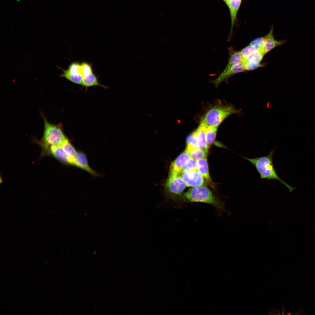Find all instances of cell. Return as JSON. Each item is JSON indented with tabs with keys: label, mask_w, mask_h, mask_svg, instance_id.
<instances>
[{
	"label": "cell",
	"mask_w": 315,
	"mask_h": 315,
	"mask_svg": "<svg viewBox=\"0 0 315 315\" xmlns=\"http://www.w3.org/2000/svg\"><path fill=\"white\" fill-rule=\"evenodd\" d=\"M275 149L272 150L267 155L250 158L242 156L246 160L250 162L259 173L260 178L268 180H275L285 186L291 192L295 189L286 183L278 176L274 169L273 158Z\"/></svg>",
	"instance_id": "cell-1"
},
{
	"label": "cell",
	"mask_w": 315,
	"mask_h": 315,
	"mask_svg": "<svg viewBox=\"0 0 315 315\" xmlns=\"http://www.w3.org/2000/svg\"><path fill=\"white\" fill-rule=\"evenodd\" d=\"M42 117L44 122L43 136L40 141H37L42 149V156H45L48 148L52 146L61 145L67 139L61 124L55 125L49 122L44 116Z\"/></svg>",
	"instance_id": "cell-2"
},
{
	"label": "cell",
	"mask_w": 315,
	"mask_h": 315,
	"mask_svg": "<svg viewBox=\"0 0 315 315\" xmlns=\"http://www.w3.org/2000/svg\"><path fill=\"white\" fill-rule=\"evenodd\" d=\"M182 198L184 202L206 203L213 206L219 211H227L224 203L209 188L203 186L190 189L183 195Z\"/></svg>",
	"instance_id": "cell-3"
},
{
	"label": "cell",
	"mask_w": 315,
	"mask_h": 315,
	"mask_svg": "<svg viewBox=\"0 0 315 315\" xmlns=\"http://www.w3.org/2000/svg\"><path fill=\"white\" fill-rule=\"evenodd\" d=\"M240 112V110L236 109L232 105H216L206 113L200 123L206 127L218 126L228 116Z\"/></svg>",
	"instance_id": "cell-4"
},
{
	"label": "cell",
	"mask_w": 315,
	"mask_h": 315,
	"mask_svg": "<svg viewBox=\"0 0 315 315\" xmlns=\"http://www.w3.org/2000/svg\"><path fill=\"white\" fill-rule=\"evenodd\" d=\"M186 186L179 174L169 175L165 184L167 194L172 199L180 195L186 188Z\"/></svg>",
	"instance_id": "cell-5"
},
{
	"label": "cell",
	"mask_w": 315,
	"mask_h": 315,
	"mask_svg": "<svg viewBox=\"0 0 315 315\" xmlns=\"http://www.w3.org/2000/svg\"><path fill=\"white\" fill-rule=\"evenodd\" d=\"M246 71L243 62L233 66L228 69H224L219 76L211 82L215 87H217L223 81H226L229 78L238 73Z\"/></svg>",
	"instance_id": "cell-6"
},
{
	"label": "cell",
	"mask_w": 315,
	"mask_h": 315,
	"mask_svg": "<svg viewBox=\"0 0 315 315\" xmlns=\"http://www.w3.org/2000/svg\"><path fill=\"white\" fill-rule=\"evenodd\" d=\"M181 176L188 187L202 186L204 183V178L197 170L182 173Z\"/></svg>",
	"instance_id": "cell-7"
},
{
	"label": "cell",
	"mask_w": 315,
	"mask_h": 315,
	"mask_svg": "<svg viewBox=\"0 0 315 315\" xmlns=\"http://www.w3.org/2000/svg\"><path fill=\"white\" fill-rule=\"evenodd\" d=\"M190 158V155L185 150L171 163L169 175H177L179 174L181 172L184 164Z\"/></svg>",
	"instance_id": "cell-8"
},
{
	"label": "cell",
	"mask_w": 315,
	"mask_h": 315,
	"mask_svg": "<svg viewBox=\"0 0 315 315\" xmlns=\"http://www.w3.org/2000/svg\"><path fill=\"white\" fill-rule=\"evenodd\" d=\"M50 155L63 164L73 165L72 161L63 150L61 145L50 147L46 151L45 156Z\"/></svg>",
	"instance_id": "cell-9"
},
{
	"label": "cell",
	"mask_w": 315,
	"mask_h": 315,
	"mask_svg": "<svg viewBox=\"0 0 315 315\" xmlns=\"http://www.w3.org/2000/svg\"><path fill=\"white\" fill-rule=\"evenodd\" d=\"M273 27H272L269 33L265 36V41L262 48V51L265 55L274 48L284 44L286 40L278 41L276 40L273 35Z\"/></svg>",
	"instance_id": "cell-10"
},
{
	"label": "cell",
	"mask_w": 315,
	"mask_h": 315,
	"mask_svg": "<svg viewBox=\"0 0 315 315\" xmlns=\"http://www.w3.org/2000/svg\"><path fill=\"white\" fill-rule=\"evenodd\" d=\"M74 166H76L83 169L93 176H99L97 173L90 167L86 155L82 152H77L74 159Z\"/></svg>",
	"instance_id": "cell-11"
},
{
	"label": "cell",
	"mask_w": 315,
	"mask_h": 315,
	"mask_svg": "<svg viewBox=\"0 0 315 315\" xmlns=\"http://www.w3.org/2000/svg\"><path fill=\"white\" fill-rule=\"evenodd\" d=\"M206 126L200 123L198 128L194 131V132L198 147L207 153L209 147L207 145L206 137Z\"/></svg>",
	"instance_id": "cell-12"
},
{
	"label": "cell",
	"mask_w": 315,
	"mask_h": 315,
	"mask_svg": "<svg viewBox=\"0 0 315 315\" xmlns=\"http://www.w3.org/2000/svg\"><path fill=\"white\" fill-rule=\"evenodd\" d=\"M242 1V0H230L228 5L231 20V29L228 39V41L231 39L233 28Z\"/></svg>",
	"instance_id": "cell-13"
},
{
	"label": "cell",
	"mask_w": 315,
	"mask_h": 315,
	"mask_svg": "<svg viewBox=\"0 0 315 315\" xmlns=\"http://www.w3.org/2000/svg\"><path fill=\"white\" fill-rule=\"evenodd\" d=\"M229 57L228 64L225 69L243 62V60L240 51L235 50L232 47L228 48Z\"/></svg>",
	"instance_id": "cell-14"
},
{
	"label": "cell",
	"mask_w": 315,
	"mask_h": 315,
	"mask_svg": "<svg viewBox=\"0 0 315 315\" xmlns=\"http://www.w3.org/2000/svg\"><path fill=\"white\" fill-rule=\"evenodd\" d=\"M197 161V171L206 179L207 182L211 183V180L209 173L206 157L198 159Z\"/></svg>",
	"instance_id": "cell-15"
},
{
	"label": "cell",
	"mask_w": 315,
	"mask_h": 315,
	"mask_svg": "<svg viewBox=\"0 0 315 315\" xmlns=\"http://www.w3.org/2000/svg\"><path fill=\"white\" fill-rule=\"evenodd\" d=\"M81 85L85 87L86 89L88 87L94 86L107 88V87L99 83L97 77L94 73L83 77Z\"/></svg>",
	"instance_id": "cell-16"
},
{
	"label": "cell",
	"mask_w": 315,
	"mask_h": 315,
	"mask_svg": "<svg viewBox=\"0 0 315 315\" xmlns=\"http://www.w3.org/2000/svg\"><path fill=\"white\" fill-rule=\"evenodd\" d=\"M185 150L188 153L190 158L196 160L206 157L207 153L198 147H195L186 145Z\"/></svg>",
	"instance_id": "cell-17"
},
{
	"label": "cell",
	"mask_w": 315,
	"mask_h": 315,
	"mask_svg": "<svg viewBox=\"0 0 315 315\" xmlns=\"http://www.w3.org/2000/svg\"><path fill=\"white\" fill-rule=\"evenodd\" d=\"M63 150L72 161L74 165V160L77 152L67 138L61 145Z\"/></svg>",
	"instance_id": "cell-18"
},
{
	"label": "cell",
	"mask_w": 315,
	"mask_h": 315,
	"mask_svg": "<svg viewBox=\"0 0 315 315\" xmlns=\"http://www.w3.org/2000/svg\"><path fill=\"white\" fill-rule=\"evenodd\" d=\"M218 127H206L205 132L206 137L207 145L209 148L214 143L215 141Z\"/></svg>",
	"instance_id": "cell-19"
},
{
	"label": "cell",
	"mask_w": 315,
	"mask_h": 315,
	"mask_svg": "<svg viewBox=\"0 0 315 315\" xmlns=\"http://www.w3.org/2000/svg\"><path fill=\"white\" fill-rule=\"evenodd\" d=\"M240 51L243 61L253 53L260 51L263 52L262 49L249 44Z\"/></svg>",
	"instance_id": "cell-20"
},
{
	"label": "cell",
	"mask_w": 315,
	"mask_h": 315,
	"mask_svg": "<svg viewBox=\"0 0 315 315\" xmlns=\"http://www.w3.org/2000/svg\"><path fill=\"white\" fill-rule=\"evenodd\" d=\"M265 55L263 52L260 51L253 53L243 61V63H261Z\"/></svg>",
	"instance_id": "cell-21"
},
{
	"label": "cell",
	"mask_w": 315,
	"mask_h": 315,
	"mask_svg": "<svg viewBox=\"0 0 315 315\" xmlns=\"http://www.w3.org/2000/svg\"><path fill=\"white\" fill-rule=\"evenodd\" d=\"M197 160L190 158L186 162L182 169V173L197 170Z\"/></svg>",
	"instance_id": "cell-22"
},
{
	"label": "cell",
	"mask_w": 315,
	"mask_h": 315,
	"mask_svg": "<svg viewBox=\"0 0 315 315\" xmlns=\"http://www.w3.org/2000/svg\"><path fill=\"white\" fill-rule=\"evenodd\" d=\"M80 69L83 78L93 73L91 64L87 62H84L80 63Z\"/></svg>",
	"instance_id": "cell-23"
},
{
	"label": "cell",
	"mask_w": 315,
	"mask_h": 315,
	"mask_svg": "<svg viewBox=\"0 0 315 315\" xmlns=\"http://www.w3.org/2000/svg\"><path fill=\"white\" fill-rule=\"evenodd\" d=\"M246 71L253 70L266 65L265 63H243Z\"/></svg>",
	"instance_id": "cell-24"
},
{
	"label": "cell",
	"mask_w": 315,
	"mask_h": 315,
	"mask_svg": "<svg viewBox=\"0 0 315 315\" xmlns=\"http://www.w3.org/2000/svg\"><path fill=\"white\" fill-rule=\"evenodd\" d=\"M265 41V36L257 38L252 40L249 44L257 47L262 50Z\"/></svg>",
	"instance_id": "cell-25"
},
{
	"label": "cell",
	"mask_w": 315,
	"mask_h": 315,
	"mask_svg": "<svg viewBox=\"0 0 315 315\" xmlns=\"http://www.w3.org/2000/svg\"><path fill=\"white\" fill-rule=\"evenodd\" d=\"M186 145L195 147H198L194 132L187 136L186 139Z\"/></svg>",
	"instance_id": "cell-26"
},
{
	"label": "cell",
	"mask_w": 315,
	"mask_h": 315,
	"mask_svg": "<svg viewBox=\"0 0 315 315\" xmlns=\"http://www.w3.org/2000/svg\"><path fill=\"white\" fill-rule=\"evenodd\" d=\"M226 5L228 6L230 0H223Z\"/></svg>",
	"instance_id": "cell-27"
}]
</instances>
